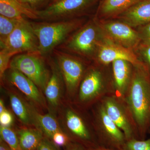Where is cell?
I'll return each instance as SVG.
<instances>
[{"instance_id":"cell-4","label":"cell","mask_w":150,"mask_h":150,"mask_svg":"<svg viewBox=\"0 0 150 150\" xmlns=\"http://www.w3.org/2000/svg\"><path fill=\"white\" fill-rule=\"evenodd\" d=\"M9 68L15 69L32 81L42 92L49 80L51 71L38 53H26L13 57Z\"/></svg>"},{"instance_id":"cell-28","label":"cell","mask_w":150,"mask_h":150,"mask_svg":"<svg viewBox=\"0 0 150 150\" xmlns=\"http://www.w3.org/2000/svg\"><path fill=\"white\" fill-rule=\"evenodd\" d=\"M14 120L13 114L7 109L0 113V126L5 127H12Z\"/></svg>"},{"instance_id":"cell-2","label":"cell","mask_w":150,"mask_h":150,"mask_svg":"<svg viewBox=\"0 0 150 150\" xmlns=\"http://www.w3.org/2000/svg\"><path fill=\"white\" fill-rule=\"evenodd\" d=\"M30 23L38 39L39 54L43 56L65 42L70 34L80 26L81 22L78 20L70 19Z\"/></svg>"},{"instance_id":"cell-35","label":"cell","mask_w":150,"mask_h":150,"mask_svg":"<svg viewBox=\"0 0 150 150\" xmlns=\"http://www.w3.org/2000/svg\"><path fill=\"white\" fill-rule=\"evenodd\" d=\"M0 150H12L8 145L0 138Z\"/></svg>"},{"instance_id":"cell-11","label":"cell","mask_w":150,"mask_h":150,"mask_svg":"<svg viewBox=\"0 0 150 150\" xmlns=\"http://www.w3.org/2000/svg\"><path fill=\"white\" fill-rule=\"evenodd\" d=\"M49 63L51 69V76L43 94L47 103L48 112L57 116L59 107L65 99L64 82L56 59L50 60Z\"/></svg>"},{"instance_id":"cell-1","label":"cell","mask_w":150,"mask_h":150,"mask_svg":"<svg viewBox=\"0 0 150 150\" xmlns=\"http://www.w3.org/2000/svg\"><path fill=\"white\" fill-rule=\"evenodd\" d=\"M135 67L126 93V101L142 140L150 121V80L144 66Z\"/></svg>"},{"instance_id":"cell-16","label":"cell","mask_w":150,"mask_h":150,"mask_svg":"<svg viewBox=\"0 0 150 150\" xmlns=\"http://www.w3.org/2000/svg\"><path fill=\"white\" fill-rule=\"evenodd\" d=\"M102 105L108 115L123 132L126 141L136 138L129 116L123 105L116 98L108 97L105 100Z\"/></svg>"},{"instance_id":"cell-34","label":"cell","mask_w":150,"mask_h":150,"mask_svg":"<svg viewBox=\"0 0 150 150\" xmlns=\"http://www.w3.org/2000/svg\"><path fill=\"white\" fill-rule=\"evenodd\" d=\"M85 150H119L114 149H110L105 147L101 145H97L93 146L90 147L89 148H85Z\"/></svg>"},{"instance_id":"cell-29","label":"cell","mask_w":150,"mask_h":150,"mask_svg":"<svg viewBox=\"0 0 150 150\" xmlns=\"http://www.w3.org/2000/svg\"><path fill=\"white\" fill-rule=\"evenodd\" d=\"M138 33L143 44L144 45H150V22L142 26Z\"/></svg>"},{"instance_id":"cell-5","label":"cell","mask_w":150,"mask_h":150,"mask_svg":"<svg viewBox=\"0 0 150 150\" xmlns=\"http://www.w3.org/2000/svg\"><path fill=\"white\" fill-rule=\"evenodd\" d=\"M104 35L100 25L93 21L70 37L64 46L71 52L87 57L96 53L98 44Z\"/></svg>"},{"instance_id":"cell-25","label":"cell","mask_w":150,"mask_h":150,"mask_svg":"<svg viewBox=\"0 0 150 150\" xmlns=\"http://www.w3.org/2000/svg\"><path fill=\"white\" fill-rule=\"evenodd\" d=\"M122 150H150V138L146 140L133 138L127 140Z\"/></svg>"},{"instance_id":"cell-3","label":"cell","mask_w":150,"mask_h":150,"mask_svg":"<svg viewBox=\"0 0 150 150\" xmlns=\"http://www.w3.org/2000/svg\"><path fill=\"white\" fill-rule=\"evenodd\" d=\"M57 117L62 130L72 142L85 148L98 145L83 118L65 99L59 107Z\"/></svg>"},{"instance_id":"cell-12","label":"cell","mask_w":150,"mask_h":150,"mask_svg":"<svg viewBox=\"0 0 150 150\" xmlns=\"http://www.w3.org/2000/svg\"><path fill=\"white\" fill-rule=\"evenodd\" d=\"M100 25L108 37L125 48L132 50L141 42L139 33L123 21H108Z\"/></svg>"},{"instance_id":"cell-9","label":"cell","mask_w":150,"mask_h":150,"mask_svg":"<svg viewBox=\"0 0 150 150\" xmlns=\"http://www.w3.org/2000/svg\"><path fill=\"white\" fill-rule=\"evenodd\" d=\"M55 59L64 79L67 94L73 96L84 76V66L78 59L61 51L56 52Z\"/></svg>"},{"instance_id":"cell-27","label":"cell","mask_w":150,"mask_h":150,"mask_svg":"<svg viewBox=\"0 0 150 150\" xmlns=\"http://www.w3.org/2000/svg\"><path fill=\"white\" fill-rule=\"evenodd\" d=\"M51 142L58 147L64 148L72 142L69 137L63 130L54 133L49 139Z\"/></svg>"},{"instance_id":"cell-14","label":"cell","mask_w":150,"mask_h":150,"mask_svg":"<svg viewBox=\"0 0 150 150\" xmlns=\"http://www.w3.org/2000/svg\"><path fill=\"white\" fill-rule=\"evenodd\" d=\"M2 85L8 96L13 113L18 121L23 126L36 128L34 112L37 109L16 88L11 87L10 84L9 86Z\"/></svg>"},{"instance_id":"cell-33","label":"cell","mask_w":150,"mask_h":150,"mask_svg":"<svg viewBox=\"0 0 150 150\" xmlns=\"http://www.w3.org/2000/svg\"><path fill=\"white\" fill-rule=\"evenodd\" d=\"M144 46L145 47L143 49V54L150 65V45Z\"/></svg>"},{"instance_id":"cell-23","label":"cell","mask_w":150,"mask_h":150,"mask_svg":"<svg viewBox=\"0 0 150 150\" xmlns=\"http://www.w3.org/2000/svg\"><path fill=\"white\" fill-rule=\"evenodd\" d=\"M0 138L8 145L12 150H23L15 129L12 127L0 126Z\"/></svg>"},{"instance_id":"cell-30","label":"cell","mask_w":150,"mask_h":150,"mask_svg":"<svg viewBox=\"0 0 150 150\" xmlns=\"http://www.w3.org/2000/svg\"><path fill=\"white\" fill-rule=\"evenodd\" d=\"M22 4L33 10H38L48 0H19Z\"/></svg>"},{"instance_id":"cell-6","label":"cell","mask_w":150,"mask_h":150,"mask_svg":"<svg viewBox=\"0 0 150 150\" xmlns=\"http://www.w3.org/2000/svg\"><path fill=\"white\" fill-rule=\"evenodd\" d=\"M96 0H60L52 3L46 8L35 11L38 19L53 22L70 20L82 12Z\"/></svg>"},{"instance_id":"cell-7","label":"cell","mask_w":150,"mask_h":150,"mask_svg":"<svg viewBox=\"0 0 150 150\" xmlns=\"http://www.w3.org/2000/svg\"><path fill=\"white\" fill-rule=\"evenodd\" d=\"M3 79L15 87L39 112L42 113L46 110L48 111L47 103L42 92L22 73L15 69L9 68Z\"/></svg>"},{"instance_id":"cell-36","label":"cell","mask_w":150,"mask_h":150,"mask_svg":"<svg viewBox=\"0 0 150 150\" xmlns=\"http://www.w3.org/2000/svg\"><path fill=\"white\" fill-rule=\"evenodd\" d=\"M6 109L4 100L2 98H1V99H0V113L4 112Z\"/></svg>"},{"instance_id":"cell-24","label":"cell","mask_w":150,"mask_h":150,"mask_svg":"<svg viewBox=\"0 0 150 150\" xmlns=\"http://www.w3.org/2000/svg\"><path fill=\"white\" fill-rule=\"evenodd\" d=\"M20 21L0 15V45L5 42Z\"/></svg>"},{"instance_id":"cell-17","label":"cell","mask_w":150,"mask_h":150,"mask_svg":"<svg viewBox=\"0 0 150 150\" xmlns=\"http://www.w3.org/2000/svg\"><path fill=\"white\" fill-rule=\"evenodd\" d=\"M117 16L132 28L147 24L150 22V0H141Z\"/></svg>"},{"instance_id":"cell-13","label":"cell","mask_w":150,"mask_h":150,"mask_svg":"<svg viewBox=\"0 0 150 150\" xmlns=\"http://www.w3.org/2000/svg\"><path fill=\"white\" fill-rule=\"evenodd\" d=\"M98 119L100 139L103 146L114 149L122 150L126 139L125 135L108 115L103 105L99 108Z\"/></svg>"},{"instance_id":"cell-10","label":"cell","mask_w":150,"mask_h":150,"mask_svg":"<svg viewBox=\"0 0 150 150\" xmlns=\"http://www.w3.org/2000/svg\"><path fill=\"white\" fill-rule=\"evenodd\" d=\"M96 54L98 61L103 64H108L116 60H123L135 67L144 66L132 50L115 43L105 33L98 44Z\"/></svg>"},{"instance_id":"cell-31","label":"cell","mask_w":150,"mask_h":150,"mask_svg":"<svg viewBox=\"0 0 150 150\" xmlns=\"http://www.w3.org/2000/svg\"><path fill=\"white\" fill-rule=\"evenodd\" d=\"M37 150H62L54 145L51 140L44 137L37 148Z\"/></svg>"},{"instance_id":"cell-32","label":"cell","mask_w":150,"mask_h":150,"mask_svg":"<svg viewBox=\"0 0 150 150\" xmlns=\"http://www.w3.org/2000/svg\"><path fill=\"white\" fill-rule=\"evenodd\" d=\"M63 150H85V148L82 145L76 143L71 142L69 144L63 148Z\"/></svg>"},{"instance_id":"cell-19","label":"cell","mask_w":150,"mask_h":150,"mask_svg":"<svg viewBox=\"0 0 150 150\" xmlns=\"http://www.w3.org/2000/svg\"><path fill=\"white\" fill-rule=\"evenodd\" d=\"M0 15L19 21L25 20L24 16L38 19L35 11L28 8L19 0H0Z\"/></svg>"},{"instance_id":"cell-21","label":"cell","mask_w":150,"mask_h":150,"mask_svg":"<svg viewBox=\"0 0 150 150\" xmlns=\"http://www.w3.org/2000/svg\"><path fill=\"white\" fill-rule=\"evenodd\" d=\"M35 127L39 129L48 139L53 134L62 130L57 116L48 112L41 113L36 109L34 112Z\"/></svg>"},{"instance_id":"cell-37","label":"cell","mask_w":150,"mask_h":150,"mask_svg":"<svg viewBox=\"0 0 150 150\" xmlns=\"http://www.w3.org/2000/svg\"><path fill=\"white\" fill-rule=\"evenodd\" d=\"M60 1V0H53V3L59 1Z\"/></svg>"},{"instance_id":"cell-15","label":"cell","mask_w":150,"mask_h":150,"mask_svg":"<svg viewBox=\"0 0 150 150\" xmlns=\"http://www.w3.org/2000/svg\"><path fill=\"white\" fill-rule=\"evenodd\" d=\"M104 87L103 77L99 70L92 69L84 76L79 85L78 100L81 103L92 101L99 96Z\"/></svg>"},{"instance_id":"cell-22","label":"cell","mask_w":150,"mask_h":150,"mask_svg":"<svg viewBox=\"0 0 150 150\" xmlns=\"http://www.w3.org/2000/svg\"><path fill=\"white\" fill-rule=\"evenodd\" d=\"M141 0H104L99 9L100 16H117Z\"/></svg>"},{"instance_id":"cell-26","label":"cell","mask_w":150,"mask_h":150,"mask_svg":"<svg viewBox=\"0 0 150 150\" xmlns=\"http://www.w3.org/2000/svg\"><path fill=\"white\" fill-rule=\"evenodd\" d=\"M16 54L14 52L7 50L1 49L0 51V78L2 80L7 70L9 68L11 59L13 56Z\"/></svg>"},{"instance_id":"cell-18","label":"cell","mask_w":150,"mask_h":150,"mask_svg":"<svg viewBox=\"0 0 150 150\" xmlns=\"http://www.w3.org/2000/svg\"><path fill=\"white\" fill-rule=\"evenodd\" d=\"M112 64L117 95L123 97L126 94L131 81V64L125 60H116L112 62Z\"/></svg>"},{"instance_id":"cell-20","label":"cell","mask_w":150,"mask_h":150,"mask_svg":"<svg viewBox=\"0 0 150 150\" xmlns=\"http://www.w3.org/2000/svg\"><path fill=\"white\" fill-rule=\"evenodd\" d=\"M15 129L23 150H37L45 137L42 131L34 127L23 126Z\"/></svg>"},{"instance_id":"cell-8","label":"cell","mask_w":150,"mask_h":150,"mask_svg":"<svg viewBox=\"0 0 150 150\" xmlns=\"http://www.w3.org/2000/svg\"><path fill=\"white\" fill-rule=\"evenodd\" d=\"M1 49H7L16 54L23 52L38 53L39 43L31 23L26 20L20 21Z\"/></svg>"}]
</instances>
